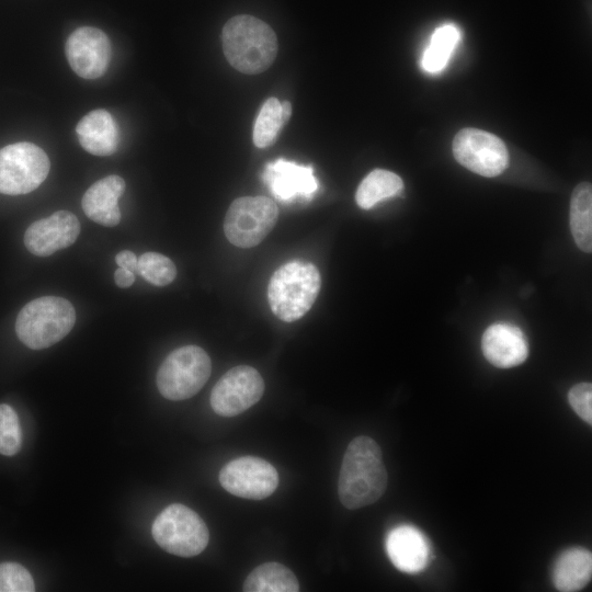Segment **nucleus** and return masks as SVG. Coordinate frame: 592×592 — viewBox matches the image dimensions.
Returning <instances> with one entry per match:
<instances>
[{
    "label": "nucleus",
    "instance_id": "1",
    "mask_svg": "<svg viewBox=\"0 0 592 592\" xmlns=\"http://www.w3.org/2000/svg\"><path fill=\"white\" fill-rule=\"evenodd\" d=\"M387 470L379 445L369 436L353 439L343 455L338 494L351 510L376 502L387 487Z\"/></svg>",
    "mask_w": 592,
    "mask_h": 592
},
{
    "label": "nucleus",
    "instance_id": "2",
    "mask_svg": "<svg viewBox=\"0 0 592 592\" xmlns=\"http://www.w3.org/2000/svg\"><path fill=\"white\" fill-rule=\"evenodd\" d=\"M221 43L228 62L247 75L265 71L277 54V38L272 27L249 14H239L226 22Z\"/></svg>",
    "mask_w": 592,
    "mask_h": 592
},
{
    "label": "nucleus",
    "instance_id": "3",
    "mask_svg": "<svg viewBox=\"0 0 592 592\" xmlns=\"http://www.w3.org/2000/svg\"><path fill=\"white\" fill-rule=\"evenodd\" d=\"M320 287L321 277L315 264L301 260L284 263L269 282L270 308L280 320L296 321L312 307Z\"/></svg>",
    "mask_w": 592,
    "mask_h": 592
},
{
    "label": "nucleus",
    "instance_id": "4",
    "mask_svg": "<svg viewBox=\"0 0 592 592\" xmlns=\"http://www.w3.org/2000/svg\"><path fill=\"white\" fill-rule=\"evenodd\" d=\"M76 311L71 303L58 296H43L27 303L15 321L18 338L33 350L59 342L73 328Z\"/></svg>",
    "mask_w": 592,
    "mask_h": 592
},
{
    "label": "nucleus",
    "instance_id": "5",
    "mask_svg": "<svg viewBox=\"0 0 592 592\" xmlns=\"http://www.w3.org/2000/svg\"><path fill=\"white\" fill-rule=\"evenodd\" d=\"M210 372L208 354L197 345H184L164 358L157 372L156 383L164 398L184 400L202 389Z\"/></svg>",
    "mask_w": 592,
    "mask_h": 592
},
{
    "label": "nucleus",
    "instance_id": "6",
    "mask_svg": "<svg viewBox=\"0 0 592 592\" xmlns=\"http://www.w3.org/2000/svg\"><path fill=\"white\" fill-rule=\"evenodd\" d=\"M151 533L162 549L186 558L201 554L209 540V532L202 517L181 503L163 509L155 519Z\"/></svg>",
    "mask_w": 592,
    "mask_h": 592
},
{
    "label": "nucleus",
    "instance_id": "7",
    "mask_svg": "<svg viewBox=\"0 0 592 592\" xmlns=\"http://www.w3.org/2000/svg\"><path fill=\"white\" fill-rule=\"evenodd\" d=\"M278 218L275 202L266 196H243L229 206L224 219L226 238L236 247L252 248L271 232Z\"/></svg>",
    "mask_w": 592,
    "mask_h": 592
},
{
    "label": "nucleus",
    "instance_id": "8",
    "mask_svg": "<svg viewBox=\"0 0 592 592\" xmlns=\"http://www.w3.org/2000/svg\"><path fill=\"white\" fill-rule=\"evenodd\" d=\"M46 152L32 143H15L0 149V193L26 194L37 189L49 172Z\"/></svg>",
    "mask_w": 592,
    "mask_h": 592
},
{
    "label": "nucleus",
    "instance_id": "9",
    "mask_svg": "<svg viewBox=\"0 0 592 592\" xmlns=\"http://www.w3.org/2000/svg\"><path fill=\"white\" fill-rule=\"evenodd\" d=\"M453 155L465 168L482 177L501 174L509 164L504 143L496 135L478 128H464L453 139Z\"/></svg>",
    "mask_w": 592,
    "mask_h": 592
},
{
    "label": "nucleus",
    "instance_id": "10",
    "mask_svg": "<svg viewBox=\"0 0 592 592\" xmlns=\"http://www.w3.org/2000/svg\"><path fill=\"white\" fill-rule=\"evenodd\" d=\"M264 388V380L254 367L235 366L213 387L210 406L221 417H235L255 405L262 398Z\"/></svg>",
    "mask_w": 592,
    "mask_h": 592
},
{
    "label": "nucleus",
    "instance_id": "11",
    "mask_svg": "<svg viewBox=\"0 0 592 592\" xmlns=\"http://www.w3.org/2000/svg\"><path fill=\"white\" fill-rule=\"evenodd\" d=\"M229 493L250 500L270 497L278 486L275 467L263 458L241 456L225 464L218 476Z\"/></svg>",
    "mask_w": 592,
    "mask_h": 592
},
{
    "label": "nucleus",
    "instance_id": "12",
    "mask_svg": "<svg viewBox=\"0 0 592 592\" xmlns=\"http://www.w3.org/2000/svg\"><path fill=\"white\" fill-rule=\"evenodd\" d=\"M65 53L71 69L83 79L102 77L111 61L107 35L93 26H81L70 33Z\"/></svg>",
    "mask_w": 592,
    "mask_h": 592
},
{
    "label": "nucleus",
    "instance_id": "13",
    "mask_svg": "<svg viewBox=\"0 0 592 592\" xmlns=\"http://www.w3.org/2000/svg\"><path fill=\"white\" fill-rule=\"evenodd\" d=\"M262 180L272 195L283 203L309 201L319 186L311 166L282 158L265 166Z\"/></svg>",
    "mask_w": 592,
    "mask_h": 592
},
{
    "label": "nucleus",
    "instance_id": "14",
    "mask_svg": "<svg viewBox=\"0 0 592 592\" xmlns=\"http://www.w3.org/2000/svg\"><path fill=\"white\" fill-rule=\"evenodd\" d=\"M80 223L69 210H57L31 224L24 234V244L34 255L48 257L77 240Z\"/></svg>",
    "mask_w": 592,
    "mask_h": 592
},
{
    "label": "nucleus",
    "instance_id": "15",
    "mask_svg": "<svg viewBox=\"0 0 592 592\" xmlns=\"http://www.w3.org/2000/svg\"><path fill=\"white\" fill-rule=\"evenodd\" d=\"M481 346L487 361L499 368L517 366L528 355L526 337L520 328L509 323H494L487 328Z\"/></svg>",
    "mask_w": 592,
    "mask_h": 592
},
{
    "label": "nucleus",
    "instance_id": "16",
    "mask_svg": "<svg viewBox=\"0 0 592 592\" xmlns=\"http://www.w3.org/2000/svg\"><path fill=\"white\" fill-rule=\"evenodd\" d=\"M385 548L392 565L408 573L422 571L430 559L426 537L412 525L394 527L387 534Z\"/></svg>",
    "mask_w": 592,
    "mask_h": 592
},
{
    "label": "nucleus",
    "instance_id": "17",
    "mask_svg": "<svg viewBox=\"0 0 592 592\" xmlns=\"http://www.w3.org/2000/svg\"><path fill=\"white\" fill-rule=\"evenodd\" d=\"M126 189L124 179L107 175L93 183L83 194L82 209L96 224L114 227L121 221L118 200Z\"/></svg>",
    "mask_w": 592,
    "mask_h": 592
},
{
    "label": "nucleus",
    "instance_id": "18",
    "mask_svg": "<svg viewBox=\"0 0 592 592\" xmlns=\"http://www.w3.org/2000/svg\"><path fill=\"white\" fill-rule=\"evenodd\" d=\"M76 133L81 147L94 156H110L118 148V127L106 110L98 109L86 114L78 122Z\"/></svg>",
    "mask_w": 592,
    "mask_h": 592
},
{
    "label": "nucleus",
    "instance_id": "19",
    "mask_svg": "<svg viewBox=\"0 0 592 592\" xmlns=\"http://www.w3.org/2000/svg\"><path fill=\"white\" fill-rule=\"evenodd\" d=\"M592 576V555L583 547L563 550L553 568V582L561 592H576L584 588Z\"/></svg>",
    "mask_w": 592,
    "mask_h": 592
},
{
    "label": "nucleus",
    "instance_id": "20",
    "mask_svg": "<svg viewBox=\"0 0 592 592\" xmlns=\"http://www.w3.org/2000/svg\"><path fill=\"white\" fill-rule=\"evenodd\" d=\"M244 592H297L299 583L291 569L275 561L255 567L246 578Z\"/></svg>",
    "mask_w": 592,
    "mask_h": 592
},
{
    "label": "nucleus",
    "instance_id": "21",
    "mask_svg": "<svg viewBox=\"0 0 592 592\" xmlns=\"http://www.w3.org/2000/svg\"><path fill=\"white\" fill-rule=\"evenodd\" d=\"M570 228L582 251L592 250V187L588 182L578 184L570 201Z\"/></svg>",
    "mask_w": 592,
    "mask_h": 592
},
{
    "label": "nucleus",
    "instance_id": "22",
    "mask_svg": "<svg viewBox=\"0 0 592 592\" xmlns=\"http://www.w3.org/2000/svg\"><path fill=\"white\" fill-rule=\"evenodd\" d=\"M403 189V182L396 173L375 169L369 172L360 183L356 193V204L363 209H369L377 203L399 194Z\"/></svg>",
    "mask_w": 592,
    "mask_h": 592
},
{
    "label": "nucleus",
    "instance_id": "23",
    "mask_svg": "<svg viewBox=\"0 0 592 592\" xmlns=\"http://www.w3.org/2000/svg\"><path fill=\"white\" fill-rule=\"evenodd\" d=\"M459 38L460 33L455 25L445 24L437 27L422 55V69L429 73H437L443 70Z\"/></svg>",
    "mask_w": 592,
    "mask_h": 592
},
{
    "label": "nucleus",
    "instance_id": "24",
    "mask_svg": "<svg viewBox=\"0 0 592 592\" xmlns=\"http://www.w3.org/2000/svg\"><path fill=\"white\" fill-rule=\"evenodd\" d=\"M286 122L282 114V104L275 98L267 99L262 105L253 128V143L259 148L271 146Z\"/></svg>",
    "mask_w": 592,
    "mask_h": 592
},
{
    "label": "nucleus",
    "instance_id": "25",
    "mask_svg": "<svg viewBox=\"0 0 592 592\" xmlns=\"http://www.w3.org/2000/svg\"><path fill=\"white\" fill-rule=\"evenodd\" d=\"M140 276L156 286L170 284L177 275V267L171 259L157 252H145L137 261Z\"/></svg>",
    "mask_w": 592,
    "mask_h": 592
},
{
    "label": "nucleus",
    "instance_id": "26",
    "mask_svg": "<svg viewBox=\"0 0 592 592\" xmlns=\"http://www.w3.org/2000/svg\"><path fill=\"white\" fill-rule=\"evenodd\" d=\"M22 445V429L19 417L9 405H0V454L15 455Z\"/></svg>",
    "mask_w": 592,
    "mask_h": 592
},
{
    "label": "nucleus",
    "instance_id": "27",
    "mask_svg": "<svg viewBox=\"0 0 592 592\" xmlns=\"http://www.w3.org/2000/svg\"><path fill=\"white\" fill-rule=\"evenodd\" d=\"M35 590L31 573L20 563H0V592H33Z\"/></svg>",
    "mask_w": 592,
    "mask_h": 592
},
{
    "label": "nucleus",
    "instance_id": "28",
    "mask_svg": "<svg viewBox=\"0 0 592 592\" xmlns=\"http://www.w3.org/2000/svg\"><path fill=\"white\" fill-rule=\"evenodd\" d=\"M568 400L574 412L587 423H592V385L580 383L568 394Z\"/></svg>",
    "mask_w": 592,
    "mask_h": 592
},
{
    "label": "nucleus",
    "instance_id": "29",
    "mask_svg": "<svg viewBox=\"0 0 592 592\" xmlns=\"http://www.w3.org/2000/svg\"><path fill=\"white\" fill-rule=\"evenodd\" d=\"M137 261L138 259L136 258L134 252L129 250H123L115 255V262L118 267L126 269L132 272H135L137 270Z\"/></svg>",
    "mask_w": 592,
    "mask_h": 592
},
{
    "label": "nucleus",
    "instance_id": "30",
    "mask_svg": "<svg viewBox=\"0 0 592 592\" xmlns=\"http://www.w3.org/2000/svg\"><path fill=\"white\" fill-rule=\"evenodd\" d=\"M114 281L119 287H129L135 282L134 272L118 267L114 273Z\"/></svg>",
    "mask_w": 592,
    "mask_h": 592
},
{
    "label": "nucleus",
    "instance_id": "31",
    "mask_svg": "<svg viewBox=\"0 0 592 592\" xmlns=\"http://www.w3.org/2000/svg\"><path fill=\"white\" fill-rule=\"evenodd\" d=\"M282 104V114L285 122L288 121L292 114V104L288 101H284Z\"/></svg>",
    "mask_w": 592,
    "mask_h": 592
}]
</instances>
